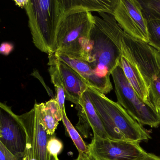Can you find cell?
<instances>
[{
    "label": "cell",
    "instance_id": "cell-1",
    "mask_svg": "<svg viewBox=\"0 0 160 160\" xmlns=\"http://www.w3.org/2000/svg\"><path fill=\"white\" fill-rule=\"evenodd\" d=\"M94 16L91 32L89 50L84 61L102 78L110 79L112 71L119 63L121 50L119 36L121 28L112 15L99 13Z\"/></svg>",
    "mask_w": 160,
    "mask_h": 160
},
{
    "label": "cell",
    "instance_id": "cell-2",
    "mask_svg": "<svg viewBox=\"0 0 160 160\" xmlns=\"http://www.w3.org/2000/svg\"><path fill=\"white\" fill-rule=\"evenodd\" d=\"M88 91L108 138L140 142L151 138L148 133L117 102L92 88Z\"/></svg>",
    "mask_w": 160,
    "mask_h": 160
},
{
    "label": "cell",
    "instance_id": "cell-3",
    "mask_svg": "<svg viewBox=\"0 0 160 160\" xmlns=\"http://www.w3.org/2000/svg\"><path fill=\"white\" fill-rule=\"evenodd\" d=\"M24 9L35 46L48 55L55 53L59 27L63 17L59 0H28Z\"/></svg>",
    "mask_w": 160,
    "mask_h": 160
},
{
    "label": "cell",
    "instance_id": "cell-4",
    "mask_svg": "<svg viewBox=\"0 0 160 160\" xmlns=\"http://www.w3.org/2000/svg\"><path fill=\"white\" fill-rule=\"evenodd\" d=\"M94 22V16L90 12H76L63 16L59 27L55 52L86 60Z\"/></svg>",
    "mask_w": 160,
    "mask_h": 160
},
{
    "label": "cell",
    "instance_id": "cell-5",
    "mask_svg": "<svg viewBox=\"0 0 160 160\" xmlns=\"http://www.w3.org/2000/svg\"><path fill=\"white\" fill-rule=\"evenodd\" d=\"M111 75L118 102L139 124L158 127L160 124V116L156 108L145 102L137 94L119 64L112 71Z\"/></svg>",
    "mask_w": 160,
    "mask_h": 160
},
{
    "label": "cell",
    "instance_id": "cell-6",
    "mask_svg": "<svg viewBox=\"0 0 160 160\" xmlns=\"http://www.w3.org/2000/svg\"><path fill=\"white\" fill-rule=\"evenodd\" d=\"M119 42L122 55L138 68L149 88L160 74V52L147 43L128 35L122 29Z\"/></svg>",
    "mask_w": 160,
    "mask_h": 160
},
{
    "label": "cell",
    "instance_id": "cell-7",
    "mask_svg": "<svg viewBox=\"0 0 160 160\" xmlns=\"http://www.w3.org/2000/svg\"><path fill=\"white\" fill-rule=\"evenodd\" d=\"M26 132V147L22 160H50L48 135L42 123L36 104L28 112L18 116Z\"/></svg>",
    "mask_w": 160,
    "mask_h": 160
},
{
    "label": "cell",
    "instance_id": "cell-8",
    "mask_svg": "<svg viewBox=\"0 0 160 160\" xmlns=\"http://www.w3.org/2000/svg\"><path fill=\"white\" fill-rule=\"evenodd\" d=\"M88 148L95 160H138L147 153L139 142L114 140L95 134Z\"/></svg>",
    "mask_w": 160,
    "mask_h": 160
},
{
    "label": "cell",
    "instance_id": "cell-9",
    "mask_svg": "<svg viewBox=\"0 0 160 160\" xmlns=\"http://www.w3.org/2000/svg\"><path fill=\"white\" fill-rule=\"evenodd\" d=\"M26 132L18 115L4 103H0V142L17 157L23 159L26 147Z\"/></svg>",
    "mask_w": 160,
    "mask_h": 160
},
{
    "label": "cell",
    "instance_id": "cell-10",
    "mask_svg": "<svg viewBox=\"0 0 160 160\" xmlns=\"http://www.w3.org/2000/svg\"><path fill=\"white\" fill-rule=\"evenodd\" d=\"M113 16L125 33L148 43L147 21L138 0H118Z\"/></svg>",
    "mask_w": 160,
    "mask_h": 160
},
{
    "label": "cell",
    "instance_id": "cell-11",
    "mask_svg": "<svg viewBox=\"0 0 160 160\" xmlns=\"http://www.w3.org/2000/svg\"><path fill=\"white\" fill-rule=\"evenodd\" d=\"M48 65L54 64L57 67L66 100L78 105L83 93L88 88V84L75 70L59 60L53 54L48 55Z\"/></svg>",
    "mask_w": 160,
    "mask_h": 160
},
{
    "label": "cell",
    "instance_id": "cell-12",
    "mask_svg": "<svg viewBox=\"0 0 160 160\" xmlns=\"http://www.w3.org/2000/svg\"><path fill=\"white\" fill-rule=\"evenodd\" d=\"M52 54L59 60L66 63L75 70L85 80L89 88L94 89L105 95L113 89L110 79L98 76L86 62L79 59L70 58L59 52H55Z\"/></svg>",
    "mask_w": 160,
    "mask_h": 160
},
{
    "label": "cell",
    "instance_id": "cell-13",
    "mask_svg": "<svg viewBox=\"0 0 160 160\" xmlns=\"http://www.w3.org/2000/svg\"><path fill=\"white\" fill-rule=\"evenodd\" d=\"M63 16L79 12H95L113 15L118 0H59Z\"/></svg>",
    "mask_w": 160,
    "mask_h": 160
},
{
    "label": "cell",
    "instance_id": "cell-14",
    "mask_svg": "<svg viewBox=\"0 0 160 160\" xmlns=\"http://www.w3.org/2000/svg\"><path fill=\"white\" fill-rule=\"evenodd\" d=\"M119 64L137 94L145 102L153 105L151 100L149 88L138 68L122 54Z\"/></svg>",
    "mask_w": 160,
    "mask_h": 160
},
{
    "label": "cell",
    "instance_id": "cell-15",
    "mask_svg": "<svg viewBox=\"0 0 160 160\" xmlns=\"http://www.w3.org/2000/svg\"><path fill=\"white\" fill-rule=\"evenodd\" d=\"M76 107L79 108L82 110L93 134L104 138H109L102 120L92 102L88 89L83 93L79 104L76 106Z\"/></svg>",
    "mask_w": 160,
    "mask_h": 160
},
{
    "label": "cell",
    "instance_id": "cell-16",
    "mask_svg": "<svg viewBox=\"0 0 160 160\" xmlns=\"http://www.w3.org/2000/svg\"><path fill=\"white\" fill-rule=\"evenodd\" d=\"M62 121L68 135L75 145L79 153L88 152V146H87L77 130L69 120L66 112L62 113Z\"/></svg>",
    "mask_w": 160,
    "mask_h": 160
},
{
    "label": "cell",
    "instance_id": "cell-17",
    "mask_svg": "<svg viewBox=\"0 0 160 160\" xmlns=\"http://www.w3.org/2000/svg\"><path fill=\"white\" fill-rule=\"evenodd\" d=\"M35 103L38 108L40 118L48 135H53L58 125V122L57 121L54 116L45 107L44 103Z\"/></svg>",
    "mask_w": 160,
    "mask_h": 160
},
{
    "label": "cell",
    "instance_id": "cell-18",
    "mask_svg": "<svg viewBox=\"0 0 160 160\" xmlns=\"http://www.w3.org/2000/svg\"><path fill=\"white\" fill-rule=\"evenodd\" d=\"M147 21L160 20V0H138Z\"/></svg>",
    "mask_w": 160,
    "mask_h": 160
},
{
    "label": "cell",
    "instance_id": "cell-19",
    "mask_svg": "<svg viewBox=\"0 0 160 160\" xmlns=\"http://www.w3.org/2000/svg\"><path fill=\"white\" fill-rule=\"evenodd\" d=\"M148 44L160 52V21L149 20L147 21Z\"/></svg>",
    "mask_w": 160,
    "mask_h": 160
},
{
    "label": "cell",
    "instance_id": "cell-20",
    "mask_svg": "<svg viewBox=\"0 0 160 160\" xmlns=\"http://www.w3.org/2000/svg\"><path fill=\"white\" fill-rule=\"evenodd\" d=\"M151 100L155 108L160 106V74L149 86Z\"/></svg>",
    "mask_w": 160,
    "mask_h": 160
},
{
    "label": "cell",
    "instance_id": "cell-21",
    "mask_svg": "<svg viewBox=\"0 0 160 160\" xmlns=\"http://www.w3.org/2000/svg\"><path fill=\"white\" fill-rule=\"evenodd\" d=\"M63 148V143L54 136L48 138L47 143V150L49 154L58 155L61 152Z\"/></svg>",
    "mask_w": 160,
    "mask_h": 160
},
{
    "label": "cell",
    "instance_id": "cell-22",
    "mask_svg": "<svg viewBox=\"0 0 160 160\" xmlns=\"http://www.w3.org/2000/svg\"><path fill=\"white\" fill-rule=\"evenodd\" d=\"M45 106L52 114L57 121L59 122L62 120V112L60 107L59 105L55 98H52L49 101L44 103Z\"/></svg>",
    "mask_w": 160,
    "mask_h": 160
},
{
    "label": "cell",
    "instance_id": "cell-23",
    "mask_svg": "<svg viewBox=\"0 0 160 160\" xmlns=\"http://www.w3.org/2000/svg\"><path fill=\"white\" fill-rule=\"evenodd\" d=\"M12 153L2 142H0V160H22Z\"/></svg>",
    "mask_w": 160,
    "mask_h": 160
},
{
    "label": "cell",
    "instance_id": "cell-24",
    "mask_svg": "<svg viewBox=\"0 0 160 160\" xmlns=\"http://www.w3.org/2000/svg\"><path fill=\"white\" fill-rule=\"evenodd\" d=\"M14 49V45L8 42H4L1 45L0 53L5 56L9 55Z\"/></svg>",
    "mask_w": 160,
    "mask_h": 160
},
{
    "label": "cell",
    "instance_id": "cell-25",
    "mask_svg": "<svg viewBox=\"0 0 160 160\" xmlns=\"http://www.w3.org/2000/svg\"><path fill=\"white\" fill-rule=\"evenodd\" d=\"M74 160H95L89 152L86 153H78L77 158Z\"/></svg>",
    "mask_w": 160,
    "mask_h": 160
},
{
    "label": "cell",
    "instance_id": "cell-26",
    "mask_svg": "<svg viewBox=\"0 0 160 160\" xmlns=\"http://www.w3.org/2000/svg\"><path fill=\"white\" fill-rule=\"evenodd\" d=\"M138 160H160V157L152 154V153H147Z\"/></svg>",
    "mask_w": 160,
    "mask_h": 160
},
{
    "label": "cell",
    "instance_id": "cell-27",
    "mask_svg": "<svg viewBox=\"0 0 160 160\" xmlns=\"http://www.w3.org/2000/svg\"><path fill=\"white\" fill-rule=\"evenodd\" d=\"M28 0H23V1H14L15 4L20 8H24L28 3Z\"/></svg>",
    "mask_w": 160,
    "mask_h": 160
},
{
    "label": "cell",
    "instance_id": "cell-28",
    "mask_svg": "<svg viewBox=\"0 0 160 160\" xmlns=\"http://www.w3.org/2000/svg\"><path fill=\"white\" fill-rule=\"evenodd\" d=\"M50 160H59L58 155H53L50 154Z\"/></svg>",
    "mask_w": 160,
    "mask_h": 160
},
{
    "label": "cell",
    "instance_id": "cell-29",
    "mask_svg": "<svg viewBox=\"0 0 160 160\" xmlns=\"http://www.w3.org/2000/svg\"><path fill=\"white\" fill-rule=\"evenodd\" d=\"M156 109H157V111H158V113H159V115L160 116V106L157 107L156 108Z\"/></svg>",
    "mask_w": 160,
    "mask_h": 160
},
{
    "label": "cell",
    "instance_id": "cell-30",
    "mask_svg": "<svg viewBox=\"0 0 160 160\" xmlns=\"http://www.w3.org/2000/svg\"></svg>",
    "mask_w": 160,
    "mask_h": 160
}]
</instances>
